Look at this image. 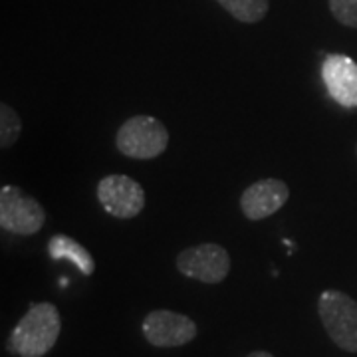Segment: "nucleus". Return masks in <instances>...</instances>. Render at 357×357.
Here are the masks:
<instances>
[{
    "mask_svg": "<svg viewBox=\"0 0 357 357\" xmlns=\"http://www.w3.org/2000/svg\"><path fill=\"white\" fill-rule=\"evenodd\" d=\"M175 264L183 276L204 284H220L230 274V255L225 246L215 243L185 248L177 255Z\"/></svg>",
    "mask_w": 357,
    "mask_h": 357,
    "instance_id": "5",
    "label": "nucleus"
},
{
    "mask_svg": "<svg viewBox=\"0 0 357 357\" xmlns=\"http://www.w3.org/2000/svg\"><path fill=\"white\" fill-rule=\"evenodd\" d=\"M324 84L342 107H357V64L345 54H328L321 64Z\"/></svg>",
    "mask_w": 357,
    "mask_h": 357,
    "instance_id": "9",
    "label": "nucleus"
},
{
    "mask_svg": "<svg viewBox=\"0 0 357 357\" xmlns=\"http://www.w3.org/2000/svg\"><path fill=\"white\" fill-rule=\"evenodd\" d=\"M356 151H357V147H356Z\"/></svg>",
    "mask_w": 357,
    "mask_h": 357,
    "instance_id": "15",
    "label": "nucleus"
},
{
    "mask_svg": "<svg viewBox=\"0 0 357 357\" xmlns=\"http://www.w3.org/2000/svg\"><path fill=\"white\" fill-rule=\"evenodd\" d=\"M98 199L115 218H135L145 208V191L128 175H107L98 183Z\"/></svg>",
    "mask_w": 357,
    "mask_h": 357,
    "instance_id": "7",
    "label": "nucleus"
},
{
    "mask_svg": "<svg viewBox=\"0 0 357 357\" xmlns=\"http://www.w3.org/2000/svg\"><path fill=\"white\" fill-rule=\"evenodd\" d=\"M141 332L155 347H181L191 344L199 333V328L185 314L171 310H153L143 318Z\"/></svg>",
    "mask_w": 357,
    "mask_h": 357,
    "instance_id": "6",
    "label": "nucleus"
},
{
    "mask_svg": "<svg viewBox=\"0 0 357 357\" xmlns=\"http://www.w3.org/2000/svg\"><path fill=\"white\" fill-rule=\"evenodd\" d=\"M20 133H22V121L18 114L14 112L13 105L2 103L0 105V147L10 149L18 141Z\"/></svg>",
    "mask_w": 357,
    "mask_h": 357,
    "instance_id": "12",
    "label": "nucleus"
},
{
    "mask_svg": "<svg viewBox=\"0 0 357 357\" xmlns=\"http://www.w3.org/2000/svg\"><path fill=\"white\" fill-rule=\"evenodd\" d=\"M48 252L54 260H70L77 266V270L84 274V276H91L96 272V262H93V256L89 255V250L86 246L74 241L72 236H66V234H54L48 243Z\"/></svg>",
    "mask_w": 357,
    "mask_h": 357,
    "instance_id": "10",
    "label": "nucleus"
},
{
    "mask_svg": "<svg viewBox=\"0 0 357 357\" xmlns=\"http://www.w3.org/2000/svg\"><path fill=\"white\" fill-rule=\"evenodd\" d=\"M330 13L340 24L357 30V0H330Z\"/></svg>",
    "mask_w": 357,
    "mask_h": 357,
    "instance_id": "13",
    "label": "nucleus"
},
{
    "mask_svg": "<svg viewBox=\"0 0 357 357\" xmlns=\"http://www.w3.org/2000/svg\"><path fill=\"white\" fill-rule=\"evenodd\" d=\"M318 314L333 344L347 354H357L356 300L340 290H326L318 300Z\"/></svg>",
    "mask_w": 357,
    "mask_h": 357,
    "instance_id": "2",
    "label": "nucleus"
},
{
    "mask_svg": "<svg viewBox=\"0 0 357 357\" xmlns=\"http://www.w3.org/2000/svg\"><path fill=\"white\" fill-rule=\"evenodd\" d=\"M246 357H274L272 354H268V351H252V354H248Z\"/></svg>",
    "mask_w": 357,
    "mask_h": 357,
    "instance_id": "14",
    "label": "nucleus"
},
{
    "mask_svg": "<svg viewBox=\"0 0 357 357\" xmlns=\"http://www.w3.org/2000/svg\"><path fill=\"white\" fill-rule=\"evenodd\" d=\"M290 199V189L280 178H260L241 195V211L248 220H262L280 211Z\"/></svg>",
    "mask_w": 357,
    "mask_h": 357,
    "instance_id": "8",
    "label": "nucleus"
},
{
    "mask_svg": "<svg viewBox=\"0 0 357 357\" xmlns=\"http://www.w3.org/2000/svg\"><path fill=\"white\" fill-rule=\"evenodd\" d=\"M115 145L129 159H155L169 145V131L151 115H135L119 128Z\"/></svg>",
    "mask_w": 357,
    "mask_h": 357,
    "instance_id": "3",
    "label": "nucleus"
},
{
    "mask_svg": "<svg viewBox=\"0 0 357 357\" xmlns=\"http://www.w3.org/2000/svg\"><path fill=\"white\" fill-rule=\"evenodd\" d=\"M46 220L44 206L22 189L14 185H4L0 191V229L18 234H36Z\"/></svg>",
    "mask_w": 357,
    "mask_h": 357,
    "instance_id": "4",
    "label": "nucleus"
},
{
    "mask_svg": "<svg viewBox=\"0 0 357 357\" xmlns=\"http://www.w3.org/2000/svg\"><path fill=\"white\" fill-rule=\"evenodd\" d=\"M227 13L244 24H256L268 14L270 0H217Z\"/></svg>",
    "mask_w": 357,
    "mask_h": 357,
    "instance_id": "11",
    "label": "nucleus"
},
{
    "mask_svg": "<svg viewBox=\"0 0 357 357\" xmlns=\"http://www.w3.org/2000/svg\"><path fill=\"white\" fill-rule=\"evenodd\" d=\"M62 330L58 307L50 302L32 304L8 337V349L18 357H44L56 345Z\"/></svg>",
    "mask_w": 357,
    "mask_h": 357,
    "instance_id": "1",
    "label": "nucleus"
}]
</instances>
